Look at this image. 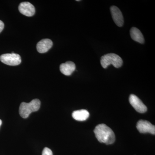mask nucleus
I'll use <instances>...</instances> for the list:
<instances>
[{"label":"nucleus","instance_id":"obj_13","mask_svg":"<svg viewBox=\"0 0 155 155\" xmlns=\"http://www.w3.org/2000/svg\"><path fill=\"white\" fill-rule=\"evenodd\" d=\"M42 155H53V153L50 149L45 147L43 150Z\"/></svg>","mask_w":155,"mask_h":155},{"label":"nucleus","instance_id":"obj_11","mask_svg":"<svg viewBox=\"0 0 155 155\" xmlns=\"http://www.w3.org/2000/svg\"><path fill=\"white\" fill-rule=\"evenodd\" d=\"M130 35L131 38L134 41L140 43H144V37L141 31L138 28L132 27L130 30Z\"/></svg>","mask_w":155,"mask_h":155},{"label":"nucleus","instance_id":"obj_8","mask_svg":"<svg viewBox=\"0 0 155 155\" xmlns=\"http://www.w3.org/2000/svg\"><path fill=\"white\" fill-rule=\"evenodd\" d=\"M110 11L113 20L117 26L122 27L124 24V18L121 11L115 6L111 7Z\"/></svg>","mask_w":155,"mask_h":155},{"label":"nucleus","instance_id":"obj_3","mask_svg":"<svg viewBox=\"0 0 155 155\" xmlns=\"http://www.w3.org/2000/svg\"><path fill=\"white\" fill-rule=\"evenodd\" d=\"M101 64L103 68L106 69L112 64L116 68H120L123 64L122 58L114 53H110L102 56L101 58Z\"/></svg>","mask_w":155,"mask_h":155},{"label":"nucleus","instance_id":"obj_9","mask_svg":"<svg viewBox=\"0 0 155 155\" xmlns=\"http://www.w3.org/2000/svg\"><path fill=\"white\" fill-rule=\"evenodd\" d=\"M53 46V42L49 39H43L37 45V50L39 53H45L48 52Z\"/></svg>","mask_w":155,"mask_h":155},{"label":"nucleus","instance_id":"obj_6","mask_svg":"<svg viewBox=\"0 0 155 155\" xmlns=\"http://www.w3.org/2000/svg\"><path fill=\"white\" fill-rule=\"evenodd\" d=\"M129 102L131 105L137 112L141 114L147 111V107L139 98L134 94H131L129 97Z\"/></svg>","mask_w":155,"mask_h":155},{"label":"nucleus","instance_id":"obj_15","mask_svg":"<svg viewBox=\"0 0 155 155\" xmlns=\"http://www.w3.org/2000/svg\"><path fill=\"white\" fill-rule=\"evenodd\" d=\"M2 125V121L1 119H0V127H1V125Z\"/></svg>","mask_w":155,"mask_h":155},{"label":"nucleus","instance_id":"obj_1","mask_svg":"<svg viewBox=\"0 0 155 155\" xmlns=\"http://www.w3.org/2000/svg\"><path fill=\"white\" fill-rule=\"evenodd\" d=\"M96 137L100 142L107 145L113 144L115 141V135L113 130L104 124L97 125L94 130Z\"/></svg>","mask_w":155,"mask_h":155},{"label":"nucleus","instance_id":"obj_12","mask_svg":"<svg viewBox=\"0 0 155 155\" xmlns=\"http://www.w3.org/2000/svg\"><path fill=\"white\" fill-rule=\"evenodd\" d=\"M73 119L78 121H84L87 120L89 116V113L85 110L74 111L72 114Z\"/></svg>","mask_w":155,"mask_h":155},{"label":"nucleus","instance_id":"obj_5","mask_svg":"<svg viewBox=\"0 0 155 155\" xmlns=\"http://www.w3.org/2000/svg\"><path fill=\"white\" fill-rule=\"evenodd\" d=\"M137 130L141 133H148L155 134V127L150 122L146 120H140L137 124Z\"/></svg>","mask_w":155,"mask_h":155},{"label":"nucleus","instance_id":"obj_10","mask_svg":"<svg viewBox=\"0 0 155 155\" xmlns=\"http://www.w3.org/2000/svg\"><path fill=\"white\" fill-rule=\"evenodd\" d=\"M75 64L72 61H67L65 63L62 64L60 66L61 72L64 75L69 76L73 73L75 69Z\"/></svg>","mask_w":155,"mask_h":155},{"label":"nucleus","instance_id":"obj_2","mask_svg":"<svg viewBox=\"0 0 155 155\" xmlns=\"http://www.w3.org/2000/svg\"><path fill=\"white\" fill-rule=\"evenodd\" d=\"M40 106V101L38 99H34L28 103L22 102L19 106V115L22 118L26 119L31 113L38 111Z\"/></svg>","mask_w":155,"mask_h":155},{"label":"nucleus","instance_id":"obj_4","mask_svg":"<svg viewBox=\"0 0 155 155\" xmlns=\"http://www.w3.org/2000/svg\"><path fill=\"white\" fill-rule=\"evenodd\" d=\"M0 61L6 65L12 66H17L22 61L20 55L14 52L2 55L0 56Z\"/></svg>","mask_w":155,"mask_h":155},{"label":"nucleus","instance_id":"obj_14","mask_svg":"<svg viewBox=\"0 0 155 155\" xmlns=\"http://www.w3.org/2000/svg\"><path fill=\"white\" fill-rule=\"evenodd\" d=\"M4 26H5V25H4V22L0 20V33L2 31L4 28Z\"/></svg>","mask_w":155,"mask_h":155},{"label":"nucleus","instance_id":"obj_7","mask_svg":"<svg viewBox=\"0 0 155 155\" xmlns=\"http://www.w3.org/2000/svg\"><path fill=\"white\" fill-rule=\"evenodd\" d=\"M19 11L20 13L27 17H32L35 12L34 6L28 2H23L19 5Z\"/></svg>","mask_w":155,"mask_h":155}]
</instances>
